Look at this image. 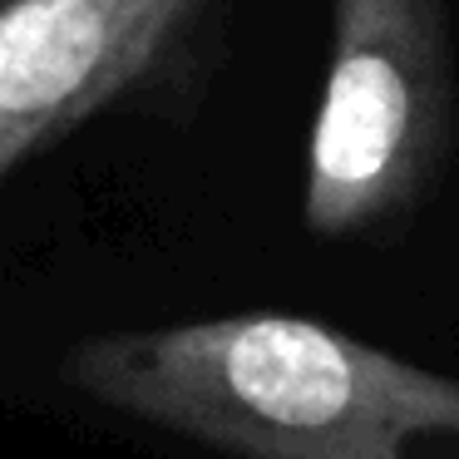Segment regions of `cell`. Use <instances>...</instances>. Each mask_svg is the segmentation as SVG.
Returning a JSON list of instances; mask_svg holds the SVG:
<instances>
[{
  "label": "cell",
  "instance_id": "1",
  "mask_svg": "<svg viewBox=\"0 0 459 459\" xmlns=\"http://www.w3.org/2000/svg\"><path fill=\"white\" fill-rule=\"evenodd\" d=\"M65 385L238 459H459V380L307 316L109 331Z\"/></svg>",
  "mask_w": 459,
  "mask_h": 459
},
{
  "label": "cell",
  "instance_id": "2",
  "mask_svg": "<svg viewBox=\"0 0 459 459\" xmlns=\"http://www.w3.org/2000/svg\"><path fill=\"white\" fill-rule=\"evenodd\" d=\"M455 129L445 0H331V55L307 143L301 218L356 238L405 212Z\"/></svg>",
  "mask_w": 459,
  "mask_h": 459
},
{
  "label": "cell",
  "instance_id": "3",
  "mask_svg": "<svg viewBox=\"0 0 459 459\" xmlns=\"http://www.w3.org/2000/svg\"><path fill=\"white\" fill-rule=\"evenodd\" d=\"M208 0H0V183L129 94Z\"/></svg>",
  "mask_w": 459,
  "mask_h": 459
}]
</instances>
